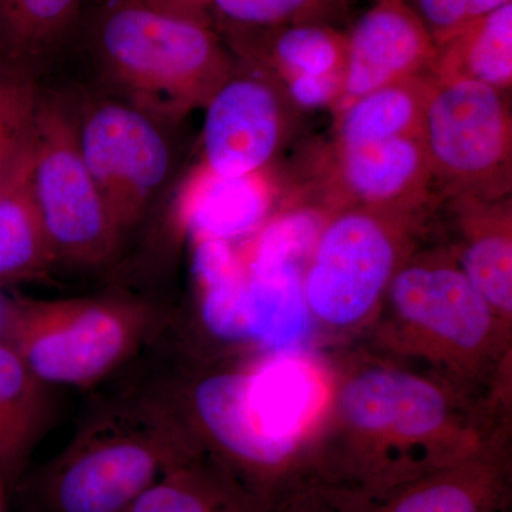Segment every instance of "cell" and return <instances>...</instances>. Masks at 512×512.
Instances as JSON below:
<instances>
[{"mask_svg":"<svg viewBox=\"0 0 512 512\" xmlns=\"http://www.w3.org/2000/svg\"><path fill=\"white\" fill-rule=\"evenodd\" d=\"M332 394L311 446L315 483L372 495L477 450L511 423L494 399L360 343L325 352Z\"/></svg>","mask_w":512,"mask_h":512,"instance_id":"cell-1","label":"cell"},{"mask_svg":"<svg viewBox=\"0 0 512 512\" xmlns=\"http://www.w3.org/2000/svg\"><path fill=\"white\" fill-rule=\"evenodd\" d=\"M495 399L511 393V326L471 284L448 244L420 247L400 266L357 342Z\"/></svg>","mask_w":512,"mask_h":512,"instance_id":"cell-2","label":"cell"},{"mask_svg":"<svg viewBox=\"0 0 512 512\" xmlns=\"http://www.w3.org/2000/svg\"><path fill=\"white\" fill-rule=\"evenodd\" d=\"M205 453L160 389L114 397L90 412L33 480L42 512H126L181 461Z\"/></svg>","mask_w":512,"mask_h":512,"instance_id":"cell-3","label":"cell"},{"mask_svg":"<svg viewBox=\"0 0 512 512\" xmlns=\"http://www.w3.org/2000/svg\"><path fill=\"white\" fill-rule=\"evenodd\" d=\"M101 67L128 103L158 123L204 109L237 72L211 25L141 0H109L93 29Z\"/></svg>","mask_w":512,"mask_h":512,"instance_id":"cell-4","label":"cell"},{"mask_svg":"<svg viewBox=\"0 0 512 512\" xmlns=\"http://www.w3.org/2000/svg\"><path fill=\"white\" fill-rule=\"evenodd\" d=\"M427 218L365 207L329 215L303 272L319 352L346 348L365 335L393 276L420 247Z\"/></svg>","mask_w":512,"mask_h":512,"instance_id":"cell-5","label":"cell"},{"mask_svg":"<svg viewBox=\"0 0 512 512\" xmlns=\"http://www.w3.org/2000/svg\"><path fill=\"white\" fill-rule=\"evenodd\" d=\"M153 305L123 295L0 298V338L47 386H96L157 329Z\"/></svg>","mask_w":512,"mask_h":512,"instance_id":"cell-6","label":"cell"},{"mask_svg":"<svg viewBox=\"0 0 512 512\" xmlns=\"http://www.w3.org/2000/svg\"><path fill=\"white\" fill-rule=\"evenodd\" d=\"M30 185L57 265L93 268L110 261L123 235L84 163L77 114L62 97H40Z\"/></svg>","mask_w":512,"mask_h":512,"instance_id":"cell-7","label":"cell"},{"mask_svg":"<svg viewBox=\"0 0 512 512\" xmlns=\"http://www.w3.org/2000/svg\"><path fill=\"white\" fill-rule=\"evenodd\" d=\"M421 143L436 190L447 198L510 195L512 116L505 93L471 80L433 77Z\"/></svg>","mask_w":512,"mask_h":512,"instance_id":"cell-8","label":"cell"},{"mask_svg":"<svg viewBox=\"0 0 512 512\" xmlns=\"http://www.w3.org/2000/svg\"><path fill=\"white\" fill-rule=\"evenodd\" d=\"M84 163L124 235L143 218L170 173L160 123L128 101L97 100L77 114Z\"/></svg>","mask_w":512,"mask_h":512,"instance_id":"cell-9","label":"cell"},{"mask_svg":"<svg viewBox=\"0 0 512 512\" xmlns=\"http://www.w3.org/2000/svg\"><path fill=\"white\" fill-rule=\"evenodd\" d=\"M332 382L323 352L245 356L244 410L252 430L311 483L312 441L328 409Z\"/></svg>","mask_w":512,"mask_h":512,"instance_id":"cell-10","label":"cell"},{"mask_svg":"<svg viewBox=\"0 0 512 512\" xmlns=\"http://www.w3.org/2000/svg\"><path fill=\"white\" fill-rule=\"evenodd\" d=\"M204 110L200 164L239 177L271 168L298 109L274 80L248 67L232 74Z\"/></svg>","mask_w":512,"mask_h":512,"instance_id":"cell-11","label":"cell"},{"mask_svg":"<svg viewBox=\"0 0 512 512\" xmlns=\"http://www.w3.org/2000/svg\"><path fill=\"white\" fill-rule=\"evenodd\" d=\"M318 204L330 212L348 207L429 214L433 175L421 137L340 147L332 144L318 174Z\"/></svg>","mask_w":512,"mask_h":512,"instance_id":"cell-12","label":"cell"},{"mask_svg":"<svg viewBox=\"0 0 512 512\" xmlns=\"http://www.w3.org/2000/svg\"><path fill=\"white\" fill-rule=\"evenodd\" d=\"M511 423L477 450L372 495L350 493L349 512H510Z\"/></svg>","mask_w":512,"mask_h":512,"instance_id":"cell-13","label":"cell"},{"mask_svg":"<svg viewBox=\"0 0 512 512\" xmlns=\"http://www.w3.org/2000/svg\"><path fill=\"white\" fill-rule=\"evenodd\" d=\"M348 35L342 110L363 94L430 73L437 46L407 0H376Z\"/></svg>","mask_w":512,"mask_h":512,"instance_id":"cell-14","label":"cell"},{"mask_svg":"<svg viewBox=\"0 0 512 512\" xmlns=\"http://www.w3.org/2000/svg\"><path fill=\"white\" fill-rule=\"evenodd\" d=\"M279 191L271 168L224 177L198 163L175 198V221L188 238H214L238 245L281 208Z\"/></svg>","mask_w":512,"mask_h":512,"instance_id":"cell-15","label":"cell"},{"mask_svg":"<svg viewBox=\"0 0 512 512\" xmlns=\"http://www.w3.org/2000/svg\"><path fill=\"white\" fill-rule=\"evenodd\" d=\"M450 248L464 274L507 326L512 325V205L510 197H451Z\"/></svg>","mask_w":512,"mask_h":512,"instance_id":"cell-16","label":"cell"},{"mask_svg":"<svg viewBox=\"0 0 512 512\" xmlns=\"http://www.w3.org/2000/svg\"><path fill=\"white\" fill-rule=\"evenodd\" d=\"M249 69L264 73L279 87L293 80L345 74L348 35L323 23L221 32Z\"/></svg>","mask_w":512,"mask_h":512,"instance_id":"cell-17","label":"cell"},{"mask_svg":"<svg viewBox=\"0 0 512 512\" xmlns=\"http://www.w3.org/2000/svg\"><path fill=\"white\" fill-rule=\"evenodd\" d=\"M242 266L254 352H319L303 289L305 266L291 262Z\"/></svg>","mask_w":512,"mask_h":512,"instance_id":"cell-18","label":"cell"},{"mask_svg":"<svg viewBox=\"0 0 512 512\" xmlns=\"http://www.w3.org/2000/svg\"><path fill=\"white\" fill-rule=\"evenodd\" d=\"M192 274L198 320L205 335L228 353H251L245 272L237 247L220 239L192 237Z\"/></svg>","mask_w":512,"mask_h":512,"instance_id":"cell-19","label":"cell"},{"mask_svg":"<svg viewBox=\"0 0 512 512\" xmlns=\"http://www.w3.org/2000/svg\"><path fill=\"white\" fill-rule=\"evenodd\" d=\"M50 389L0 338V474L9 488L22 481L26 464L49 427Z\"/></svg>","mask_w":512,"mask_h":512,"instance_id":"cell-20","label":"cell"},{"mask_svg":"<svg viewBox=\"0 0 512 512\" xmlns=\"http://www.w3.org/2000/svg\"><path fill=\"white\" fill-rule=\"evenodd\" d=\"M126 512H268L237 478L207 453L181 461Z\"/></svg>","mask_w":512,"mask_h":512,"instance_id":"cell-21","label":"cell"},{"mask_svg":"<svg viewBox=\"0 0 512 512\" xmlns=\"http://www.w3.org/2000/svg\"><path fill=\"white\" fill-rule=\"evenodd\" d=\"M433 77L430 73L386 84L363 94L335 114V140L340 147L421 137L424 111Z\"/></svg>","mask_w":512,"mask_h":512,"instance_id":"cell-22","label":"cell"},{"mask_svg":"<svg viewBox=\"0 0 512 512\" xmlns=\"http://www.w3.org/2000/svg\"><path fill=\"white\" fill-rule=\"evenodd\" d=\"M434 79H463L507 93L512 84V3L470 20L437 49Z\"/></svg>","mask_w":512,"mask_h":512,"instance_id":"cell-23","label":"cell"},{"mask_svg":"<svg viewBox=\"0 0 512 512\" xmlns=\"http://www.w3.org/2000/svg\"><path fill=\"white\" fill-rule=\"evenodd\" d=\"M30 161L0 192V289L36 281L57 265L33 197Z\"/></svg>","mask_w":512,"mask_h":512,"instance_id":"cell-24","label":"cell"},{"mask_svg":"<svg viewBox=\"0 0 512 512\" xmlns=\"http://www.w3.org/2000/svg\"><path fill=\"white\" fill-rule=\"evenodd\" d=\"M207 22L218 33L323 23L332 25L350 0H141Z\"/></svg>","mask_w":512,"mask_h":512,"instance_id":"cell-25","label":"cell"},{"mask_svg":"<svg viewBox=\"0 0 512 512\" xmlns=\"http://www.w3.org/2000/svg\"><path fill=\"white\" fill-rule=\"evenodd\" d=\"M40 97L32 64L0 52V192L32 157Z\"/></svg>","mask_w":512,"mask_h":512,"instance_id":"cell-26","label":"cell"},{"mask_svg":"<svg viewBox=\"0 0 512 512\" xmlns=\"http://www.w3.org/2000/svg\"><path fill=\"white\" fill-rule=\"evenodd\" d=\"M82 0H0V52L35 66L62 45Z\"/></svg>","mask_w":512,"mask_h":512,"instance_id":"cell-27","label":"cell"},{"mask_svg":"<svg viewBox=\"0 0 512 512\" xmlns=\"http://www.w3.org/2000/svg\"><path fill=\"white\" fill-rule=\"evenodd\" d=\"M409 3L429 30L437 49L468 23V0H410Z\"/></svg>","mask_w":512,"mask_h":512,"instance_id":"cell-28","label":"cell"},{"mask_svg":"<svg viewBox=\"0 0 512 512\" xmlns=\"http://www.w3.org/2000/svg\"><path fill=\"white\" fill-rule=\"evenodd\" d=\"M350 494L326 484H308L286 495L268 512H349Z\"/></svg>","mask_w":512,"mask_h":512,"instance_id":"cell-29","label":"cell"},{"mask_svg":"<svg viewBox=\"0 0 512 512\" xmlns=\"http://www.w3.org/2000/svg\"><path fill=\"white\" fill-rule=\"evenodd\" d=\"M512 0H468V22L510 5Z\"/></svg>","mask_w":512,"mask_h":512,"instance_id":"cell-30","label":"cell"},{"mask_svg":"<svg viewBox=\"0 0 512 512\" xmlns=\"http://www.w3.org/2000/svg\"><path fill=\"white\" fill-rule=\"evenodd\" d=\"M8 490V484H6L5 478H3L2 474H0V512H5L6 491Z\"/></svg>","mask_w":512,"mask_h":512,"instance_id":"cell-31","label":"cell"}]
</instances>
